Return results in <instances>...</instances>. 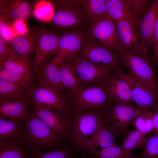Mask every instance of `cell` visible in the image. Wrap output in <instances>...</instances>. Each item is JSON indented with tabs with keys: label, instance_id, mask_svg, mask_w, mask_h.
Wrapping results in <instances>:
<instances>
[{
	"label": "cell",
	"instance_id": "cell-1",
	"mask_svg": "<svg viewBox=\"0 0 158 158\" xmlns=\"http://www.w3.org/2000/svg\"><path fill=\"white\" fill-rule=\"evenodd\" d=\"M31 112L29 119L24 121L19 140L28 153L57 149L64 141L52 130Z\"/></svg>",
	"mask_w": 158,
	"mask_h": 158
},
{
	"label": "cell",
	"instance_id": "cell-2",
	"mask_svg": "<svg viewBox=\"0 0 158 158\" xmlns=\"http://www.w3.org/2000/svg\"><path fill=\"white\" fill-rule=\"evenodd\" d=\"M102 112L89 111L74 115L71 118L66 141L73 151H83L102 121Z\"/></svg>",
	"mask_w": 158,
	"mask_h": 158
},
{
	"label": "cell",
	"instance_id": "cell-3",
	"mask_svg": "<svg viewBox=\"0 0 158 158\" xmlns=\"http://www.w3.org/2000/svg\"><path fill=\"white\" fill-rule=\"evenodd\" d=\"M67 98L74 115L89 111L103 112L114 102L108 95L104 82L83 87Z\"/></svg>",
	"mask_w": 158,
	"mask_h": 158
},
{
	"label": "cell",
	"instance_id": "cell-4",
	"mask_svg": "<svg viewBox=\"0 0 158 158\" xmlns=\"http://www.w3.org/2000/svg\"><path fill=\"white\" fill-rule=\"evenodd\" d=\"M116 52L123 66L128 69L130 75L158 94V81L152 63L146 54H137L122 49L118 50Z\"/></svg>",
	"mask_w": 158,
	"mask_h": 158
},
{
	"label": "cell",
	"instance_id": "cell-5",
	"mask_svg": "<svg viewBox=\"0 0 158 158\" xmlns=\"http://www.w3.org/2000/svg\"><path fill=\"white\" fill-rule=\"evenodd\" d=\"M26 97L30 105L73 114L67 95L52 88L32 85L27 90Z\"/></svg>",
	"mask_w": 158,
	"mask_h": 158
},
{
	"label": "cell",
	"instance_id": "cell-6",
	"mask_svg": "<svg viewBox=\"0 0 158 158\" xmlns=\"http://www.w3.org/2000/svg\"><path fill=\"white\" fill-rule=\"evenodd\" d=\"M53 13L51 18L55 26L61 29L75 28L87 21L81 1H52Z\"/></svg>",
	"mask_w": 158,
	"mask_h": 158
},
{
	"label": "cell",
	"instance_id": "cell-7",
	"mask_svg": "<svg viewBox=\"0 0 158 158\" xmlns=\"http://www.w3.org/2000/svg\"><path fill=\"white\" fill-rule=\"evenodd\" d=\"M140 110L134 102L115 101L103 112L104 121L114 127L119 134L126 133Z\"/></svg>",
	"mask_w": 158,
	"mask_h": 158
},
{
	"label": "cell",
	"instance_id": "cell-8",
	"mask_svg": "<svg viewBox=\"0 0 158 158\" xmlns=\"http://www.w3.org/2000/svg\"><path fill=\"white\" fill-rule=\"evenodd\" d=\"M78 57L92 62L104 64L115 71H123L124 66L118 54L91 37L83 46Z\"/></svg>",
	"mask_w": 158,
	"mask_h": 158
},
{
	"label": "cell",
	"instance_id": "cell-9",
	"mask_svg": "<svg viewBox=\"0 0 158 158\" xmlns=\"http://www.w3.org/2000/svg\"><path fill=\"white\" fill-rule=\"evenodd\" d=\"M73 63L75 73L82 87L104 83L115 71L108 65L78 57Z\"/></svg>",
	"mask_w": 158,
	"mask_h": 158
},
{
	"label": "cell",
	"instance_id": "cell-10",
	"mask_svg": "<svg viewBox=\"0 0 158 158\" xmlns=\"http://www.w3.org/2000/svg\"><path fill=\"white\" fill-rule=\"evenodd\" d=\"M60 35L44 28H38L35 57L33 62V71L36 74L50 61L54 56L58 48Z\"/></svg>",
	"mask_w": 158,
	"mask_h": 158
},
{
	"label": "cell",
	"instance_id": "cell-11",
	"mask_svg": "<svg viewBox=\"0 0 158 158\" xmlns=\"http://www.w3.org/2000/svg\"><path fill=\"white\" fill-rule=\"evenodd\" d=\"M31 112L66 141L69 123L73 114L53 110L37 105H34Z\"/></svg>",
	"mask_w": 158,
	"mask_h": 158
},
{
	"label": "cell",
	"instance_id": "cell-12",
	"mask_svg": "<svg viewBox=\"0 0 158 158\" xmlns=\"http://www.w3.org/2000/svg\"><path fill=\"white\" fill-rule=\"evenodd\" d=\"M91 37L116 52L123 49L115 22L107 15L90 25Z\"/></svg>",
	"mask_w": 158,
	"mask_h": 158
},
{
	"label": "cell",
	"instance_id": "cell-13",
	"mask_svg": "<svg viewBox=\"0 0 158 158\" xmlns=\"http://www.w3.org/2000/svg\"><path fill=\"white\" fill-rule=\"evenodd\" d=\"M83 40V34L80 32L60 35L58 48L52 60L58 64L64 61L73 62L79 56Z\"/></svg>",
	"mask_w": 158,
	"mask_h": 158
},
{
	"label": "cell",
	"instance_id": "cell-14",
	"mask_svg": "<svg viewBox=\"0 0 158 158\" xmlns=\"http://www.w3.org/2000/svg\"><path fill=\"white\" fill-rule=\"evenodd\" d=\"M124 74L130 87L133 101L137 104L140 111H154L158 106V94L129 73L124 72Z\"/></svg>",
	"mask_w": 158,
	"mask_h": 158
},
{
	"label": "cell",
	"instance_id": "cell-15",
	"mask_svg": "<svg viewBox=\"0 0 158 158\" xmlns=\"http://www.w3.org/2000/svg\"><path fill=\"white\" fill-rule=\"evenodd\" d=\"M115 23L123 50L137 54H146L147 48L135 28L125 20H120Z\"/></svg>",
	"mask_w": 158,
	"mask_h": 158
},
{
	"label": "cell",
	"instance_id": "cell-16",
	"mask_svg": "<svg viewBox=\"0 0 158 158\" xmlns=\"http://www.w3.org/2000/svg\"><path fill=\"white\" fill-rule=\"evenodd\" d=\"M32 9L30 3L28 1H1L0 21L7 24L15 23L18 21H22L29 16Z\"/></svg>",
	"mask_w": 158,
	"mask_h": 158
},
{
	"label": "cell",
	"instance_id": "cell-17",
	"mask_svg": "<svg viewBox=\"0 0 158 158\" xmlns=\"http://www.w3.org/2000/svg\"><path fill=\"white\" fill-rule=\"evenodd\" d=\"M124 71H115L104 82L106 91L113 102H133L129 85Z\"/></svg>",
	"mask_w": 158,
	"mask_h": 158
},
{
	"label": "cell",
	"instance_id": "cell-18",
	"mask_svg": "<svg viewBox=\"0 0 158 158\" xmlns=\"http://www.w3.org/2000/svg\"><path fill=\"white\" fill-rule=\"evenodd\" d=\"M119 135L114 127L103 120L83 151L92 154L93 151L98 149V147L101 149L112 145H117L115 139Z\"/></svg>",
	"mask_w": 158,
	"mask_h": 158
},
{
	"label": "cell",
	"instance_id": "cell-19",
	"mask_svg": "<svg viewBox=\"0 0 158 158\" xmlns=\"http://www.w3.org/2000/svg\"><path fill=\"white\" fill-rule=\"evenodd\" d=\"M158 18V0H154L139 20L137 29L141 38L147 48L153 45L154 30Z\"/></svg>",
	"mask_w": 158,
	"mask_h": 158
},
{
	"label": "cell",
	"instance_id": "cell-20",
	"mask_svg": "<svg viewBox=\"0 0 158 158\" xmlns=\"http://www.w3.org/2000/svg\"><path fill=\"white\" fill-rule=\"evenodd\" d=\"M37 85L49 87L66 94L62 84L59 64L52 60L36 74Z\"/></svg>",
	"mask_w": 158,
	"mask_h": 158
},
{
	"label": "cell",
	"instance_id": "cell-21",
	"mask_svg": "<svg viewBox=\"0 0 158 158\" xmlns=\"http://www.w3.org/2000/svg\"><path fill=\"white\" fill-rule=\"evenodd\" d=\"M107 16L115 22L126 20L137 29L139 20L134 15L127 0H106Z\"/></svg>",
	"mask_w": 158,
	"mask_h": 158
},
{
	"label": "cell",
	"instance_id": "cell-22",
	"mask_svg": "<svg viewBox=\"0 0 158 158\" xmlns=\"http://www.w3.org/2000/svg\"><path fill=\"white\" fill-rule=\"evenodd\" d=\"M37 28H35L23 34L16 35L8 42L15 54L31 57L35 53Z\"/></svg>",
	"mask_w": 158,
	"mask_h": 158
},
{
	"label": "cell",
	"instance_id": "cell-23",
	"mask_svg": "<svg viewBox=\"0 0 158 158\" xmlns=\"http://www.w3.org/2000/svg\"><path fill=\"white\" fill-rule=\"evenodd\" d=\"M30 106L27 98L0 103V115L25 121L31 117Z\"/></svg>",
	"mask_w": 158,
	"mask_h": 158
},
{
	"label": "cell",
	"instance_id": "cell-24",
	"mask_svg": "<svg viewBox=\"0 0 158 158\" xmlns=\"http://www.w3.org/2000/svg\"><path fill=\"white\" fill-rule=\"evenodd\" d=\"M63 86L68 95L73 94L82 86L74 68L73 62L64 61L59 64Z\"/></svg>",
	"mask_w": 158,
	"mask_h": 158
},
{
	"label": "cell",
	"instance_id": "cell-25",
	"mask_svg": "<svg viewBox=\"0 0 158 158\" xmlns=\"http://www.w3.org/2000/svg\"><path fill=\"white\" fill-rule=\"evenodd\" d=\"M2 68L22 75L32 76L33 62L31 57L13 54L0 64Z\"/></svg>",
	"mask_w": 158,
	"mask_h": 158
},
{
	"label": "cell",
	"instance_id": "cell-26",
	"mask_svg": "<svg viewBox=\"0 0 158 158\" xmlns=\"http://www.w3.org/2000/svg\"><path fill=\"white\" fill-rule=\"evenodd\" d=\"M24 121L0 115V139L19 140Z\"/></svg>",
	"mask_w": 158,
	"mask_h": 158
},
{
	"label": "cell",
	"instance_id": "cell-27",
	"mask_svg": "<svg viewBox=\"0 0 158 158\" xmlns=\"http://www.w3.org/2000/svg\"><path fill=\"white\" fill-rule=\"evenodd\" d=\"M106 0L81 1L86 21L91 25L107 15Z\"/></svg>",
	"mask_w": 158,
	"mask_h": 158
},
{
	"label": "cell",
	"instance_id": "cell-28",
	"mask_svg": "<svg viewBox=\"0 0 158 158\" xmlns=\"http://www.w3.org/2000/svg\"><path fill=\"white\" fill-rule=\"evenodd\" d=\"M0 158H29L20 140L0 139Z\"/></svg>",
	"mask_w": 158,
	"mask_h": 158
},
{
	"label": "cell",
	"instance_id": "cell-29",
	"mask_svg": "<svg viewBox=\"0 0 158 158\" xmlns=\"http://www.w3.org/2000/svg\"><path fill=\"white\" fill-rule=\"evenodd\" d=\"M27 90L20 85L0 81V103L26 99Z\"/></svg>",
	"mask_w": 158,
	"mask_h": 158
},
{
	"label": "cell",
	"instance_id": "cell-30",
	"mask_svg": "<svg viewBox=\"0 0 158 158\" xmlns=\"http://www.w3.org/2000/svg\"><path fill=\"white\" fill-rule=\"evenodd\" d=\"M145 135L135 130H128L121 146L125 152L133 153L137 149H143L145 144Z\"/></svg>",
	"mask_w": 158,
	"mask_h": 158
},
{
	"label": "cell",
	"instance_id": "cell-31",
	"mask_svg": "<svg viewBox=\"0 0 158 158\" xmlns=\"http://www.w3.org/2000/svg\"><path fill=\"white\" fill-rule=\"evenodd\" d=\"M153 116V114L151 111H140L131 124L135 130L145 135L154 130Z\"/></svg>",
	"mask_w": 158,
	"mask_h": 158
},
{
	"label": "cell",
	"instance_id": "cell-32",
	"mask_svg": "<svg viewBox=\"0 0 158 158\" xmlns=\"http://www.w3.org/2000/svg\"><path fill=\"white\" fill-rule=\"evenodd\" d=\"M32 77L20 75L0 67V81L20 85L28 90L32 85Z\"/></svg>",
	"mask_w": 158,
	"mask_h": 158
},
{
	"label": "cell",
	"instance_id": "cell-33",
	"mask_svg": "<svg viewBox=\"0 0 158 158\" xmlns=\"http://www.w3.org/2000/svg\"><path fill=\"white\" fill-rule=\"evenodd\" d=\"M92 154L97 158H139L133 153L125 152L117 145H112L101 149H97Z\"/></svg>",
	"mask_w": 158,
	"mask_h": 158
},
{
	"label": "cell",
	"instance_id": "cell-34",
	"mask_svg": "<svg viewBox=\"0 0 158 158\" xmlns=\"http://www.w3.org/2000/svg\"><path fill=\"white\" fill-rule=\"evenodd\" d=\"M72 151L71 147L63 145L53 150L29 153V158H72Z\"/></svg>",
	"mask_w": 158,
	"mask_h": 158
},
{
	"label": "cell",
	"instance_id": "cell-35",
	"mask_svg": "<svg viewBox=\"0 0 158 158\" xmlns=\"http://www.w3.org/2000/svg\"><path fill=\"white\" fill-rule=\"evenodd\" d=\"M139 158H156L158 156V133L154 131L146 138L143 152Z\"/></svg>",
	"mask_w": 158,
	"mask_h": 158
},
{
	"label": "cell",
	"instance_id": "cell-36",
	"mask_svg": "<svg viewBox=\"0 0 158 158\" xmlns=\"http://www.w3.org/2000/svg\"><path fill=\"white\" fill-rule=\"evenodd\" d=\"M134 15L140 20L150 7L151 1L148 0H127Z\"/></svg>",
	"mask_w": 158,
	"mask_h": 158
},
{
	"label": "cell",
	"instance_id": "cell-37",
	"mask_svg": "<svg viewBox=\"0 0 158 158\" xmlns=\"http://www.w3.org/2000/svg\"><path fill=\"white\" fill-rule=\"evenodd\" d=\"M15 54L7 41L1 35L0 36V64L12 55Z\"/></svg>",
	"mask_w": 158,
	"mask_h": 158
},
{
	"label": "cell",
	"instance_id": "cell-38",
	"mask_svg": "<svg viewBox=\"0 0 158 158\" xmlns=\"http://www.w3.org/2000/svg\"><path fill=\"white\" fill-rule=\"evenodd\" d=\"M153 38L154 51V60L156 64H158V18L154 30Z\"/></svg>",
	"mask_w": 158,
	"mask_h": 158
},
{
	"label": "cell",
	"instance_id": "cell-39",
	"mask_svg": "<svg viewBox=\"0 0 158 158\" xmlns=\"http://www.w3.org/2000/svg\"><path fill=\"white\" fill-rule=\"evenodd\" d=\"M154 111L153 118V131L158 133V106Z\"/></svg>",
	"mask_w": 158,
	"mask_h": 158
},
{
	"label": "cell",
	"instance_id": "cell-40",
	"mask_svg": "<svg viewBox=\"0 0 158 158\" xmlns=\"http://www.w3.org/2000/svg\"><path fill=\"white\" fill-rule=\"evenodd\" d=\"M90 158H97V157L96 156L94 155L92 157Z\"/></svg>",
	"mask_w": 158,
	"mask_h": 158
},
{
	"label": "cell",
	"instance_id": "cell-41",
	"mask_svg": "<svg viewBox=\"0 0 158 158\" xmlns=\"http://www.w3.org/2000/svg\"><path fill=\"white\" fill-rule=\"evenodd\" d=\"M156 158H158V156L156 157Z\"/></svg>",
	"mask_w": 158,
	"mask_h": 158
}]
</instances>
